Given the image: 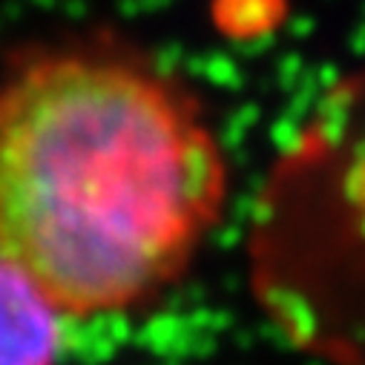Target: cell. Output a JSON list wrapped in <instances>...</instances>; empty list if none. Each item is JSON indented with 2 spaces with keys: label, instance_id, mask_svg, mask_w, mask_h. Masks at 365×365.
I'll use <instances>...</instances> for the list:
<instances>
[{
  "label": "cell",
  "instance_id": "1",
  "mask_svg": "<svg viewBox=\"0 0 365 365\" xmlns=\"http://www.w3.org/2000/svg\"><path fill=\"white\" fill-rule=\"evenodd\" d=\"M225 196L222 144L167 75L107 49H61L0 83V256L69 319L158 299Z\"/></svg>",
  "mask_w": 365,
  "mask_h": 365
},
{
  "label": "cell",
  "instance_id": "2",
  "mask_svg": "<svg viewBox=\"0 0 365 365\" xmlns=\"http://www.w3.org/2000/svg\"><path fill=\"white\" fill-rule=\"evenodd\" d=\"M66 319L26 270L0 256V365H58Z\"/></svg>",
  "mask_w": 365,
  "mask_h": 365
}]
</instances>
